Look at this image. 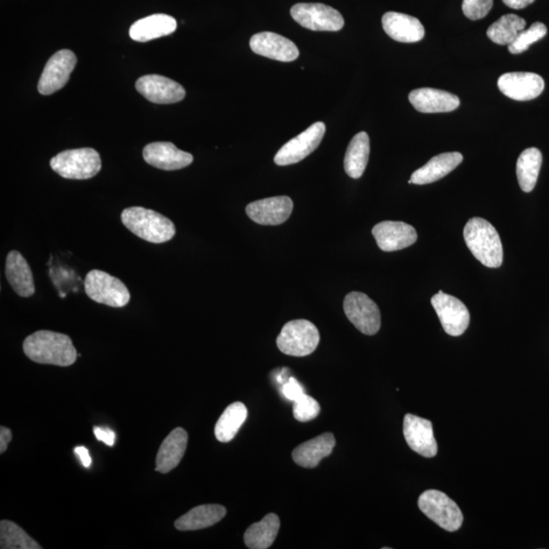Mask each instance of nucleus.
I'll list each match as a JSON object with an SVG mask.
<instances>
[{"mask_svg": "<svg viewBox=\"0 0 549 549\" xmlns=\"http://www.w3.org/2000/svg\"><path fill=\"white\" fill-rule=\"evenodd\" d=\"M23 349L26 356L34 362L62 368L73 365L77 358L72 339L52 330H37L27 337Z\"/></svg>", "mask_w": 549, "mask_h": 549, "instance_id": "nucleus-1", "label": "nucleus"}, {"mask_svg": "<svg viewBox=\"0 0 549 549\" xmlns=\"http://www.w3.org/2000/svg\"><path fill=\"white\" fill-rule=\"evenodd\" d=\"M464 239L476 259L488 267H499L504 260V250L497 231L482 218H471L464 228Z\"/></svg>", "mask_w": 549, "mask_h": 549, "instance_id": "nucleus-2", "label": "nucleus"}, {"mask_svg": "<svg viewBox=\"0 0 549 549\" xmlns=\"http://www.w3.org/2000/svg\"><path fill=\"white\" fill-rule=\"evenodd\" d=\"M121 217L124 227L145 242L160 244L171 241L175 236L174 223L153 210L143 207L126 208Z\"/></svg>", "mask_w": 549, "mask_h": 549, "instance_id": "nucleus-3", "label": "nucleus"}, {"mask_svg": "<svg viewBox=\"0 0 549 549\" xmlns=\"http://www.w3.org/2000/svg\"><path fill=\"white\" fill-rule=\"evenodd\" d=\"M51 166L63 179L84 180L100 172L102 162L96 150L82 147L56 155L51 161Z\"/></svg>", "mask_w": 549, "mask_h": 549, "instance_id": "nucleus-4", "label": "nucleus"}, {"mask_svg": "<svg viewBox=\"0 0 549 549\" xmlns=\"http://www.w3.org/2000/svg\"><path fill=\"white\" fill-rule=\"evenodd\" d=\"M319 343L318 328L306 320L288 322L277 338L279 350L294 357H305L314 354Z\"/></svg>", "mask_w": 549, "mask_h": 549, "instance_id": "nucleus-5", "label": "nucleus"}, {"mask_svg": "<svg viewBox=\"0 0 549 549\" xmlns=\"http://www.w3.org/2000/svg\"><path fill=\"white\" fill-rule=\"evenodd\" d=\"M84 285L88 297L97 304L123 307L131 300V293L123 281L104 271H90Z\"/></svg>", "mask_w": 549, "mask_h": 549, "instance_id": "nucleus-6", "label": "nucleus"}, {"mask_svg": "<svg viewBox=\"0 0 549 549\" xmlns=\"http://www.w3.org/2000/svg\"><path fill=\"white\" fill-rule=\"evenodd\" d=\"M418 506L425 515L449 532L459 530L463 513L458 505L440 490L429 489L419 497Z\"/></svg>", "mask_w": 549, "mask_h": 549, "instance_id": "nucleus-7", "label": "nucleus"}, {"mask_svg": "<svg viewBox=\"0 0 549 549\" xmlns=\"http://www.w3.org/2000/svg\"><path fill=\"white\" fill-rule=\"evenodd\" d=\"M347 319L362 334L376 335L381 329V312L376 302L362 292H351L344 299Z\"/></svg>", "mask_w": 549, "mask_h": 549, "instance_id": "nucleus-8", "label": "nucleus"}, {"mask_svg": "<svg viewBox=\"0 0 549 549\" xmlns=\"http://www.w3.org/2000/svg\"><path fill=\"white\" fill-rule=\"evenodd\" d=\"M295 22L312 31H340L344 19L339 12L322 4H298L292 6Z\"/></svg>", "mask_w": 549, "mask_h": 549, "instance_id": "nucleus-9", "label": "nucleus"}, {"mask_svg": "<svg viewBox=\"0 0 549 549\" xmlns=\"http://www.w3.org/2000/svg\"><path fill=\"white\" fill-rule=\"evenodd\" d=\"M325 132L326 125L323 123L319 122L309 126L307 130L281 147L274 158V163L278 166L298 163L320 146Z\"/></svg>", "mask_w": 549, "mask_h": 549, "instance_id": "nucleus-10", "label": "nucleus"}, {"mask_svg": "<svg viewBox=\"0 0 549 549\" xmlns=\"http://www.w3.org/2000/svg\"><path fill=\"white\" fill-rule=\"evenodd\" d=\"M432 305L442 326L450 336H461L469 327L470 313L460 299L439 291L432 298Z\"/></svg>", "mask_w": 549, "mask_h": 549, "instance_id": "nucleus-11", "label": "nucleus"}, {"mask_svg": "<svg viewBox=\"0 0 549 549\" xmlns=\"http://www.w3.org/2000/svg\"><path fill=\"white\" fill-rule=\"evenodd\" d=\"M76 65L73 52L63 49L53 54L42 73L38 91L42 95H52L66 86Z\"/></svg>", "mask_w": 549, "mask_h": 549, "instance_id": "nucleus-12", "label": "nucleus"}, {"mask_svg": "<svg viewBox=\"0 0 549 549\" xmlns=\"http://www.w3.org/2000/svg\"><path fill=\"white\" fill-rule=\"evenodd\" d=\"M136 88L147 100L156 104L178 103L186 97V90L180 84L159 75L139 77Z\"/></svg>", "mask_w": 549, "mask_h": 549, "instance_id": "nucleus-13", "label": "nucleus"}, {"mask_svg": "<svg viewBox=\"0 0 549 549\" xmlns=\"http://www.w3.org/2000/svg\"><path fill=\"white\" fill-rule=\"evenodd\" d=\"M497 87L502 93L516 101L535 99L544 92L545 80L533 73H508L499 76Z\"/></svg>", "mask_w": 549, "mask_h": 549, "instance_id": "nucleus-14", "label": "nucleus"}, {"mask_svg": "<svg viewBox=\"0 0 549 549\" xmlns=\"http://www.w3.org/2000/svg\"><path fill=\"white\" fill-rule=\"evenodd\" d=\"M377 244L383 251H396L410 248L418 241V232L410 224L384 221L372 228Z\"/></svg>", "mask_w": 549, "mask_h": 549, "instance_id": "nucleus-15", "label": "nucleus"}, {"mask_svg": "<svg viewBox=\"0 0 549 549\" xmlns=\"http://www.w3.org/2000/svg\"><path fill=\"white\" fill-rule=\"evenodd\" d=\"M403 433L408 446L414 452L426 458H434L438 454V443L434 439L432 421L406 414Z\"/></svg>", "mask_w": 549, "mask_h": 549, "instance_id": "nucleus-16", "label": "nucleus"}, {"mask_svg": "<svg viewBox=\"0 0 549 549\" xmlns=\"http://www.w3.org/2000/svg\"><path fill=\"white\" fill-rule=\"evenodd\" d=\"M292 211L293 202L286 195L252 202L246 207V214L253 222L272 227L290 219Z\"/></svg>", "mask_w": 549, "mask_h": 549, "instance_id": "nucleus-17", "label": "nucleus"}, {"mask_svg": "<svg viewBox=\"0 0 549 549\" xmlns=\"http://www.w3.org/2000/svg\"><path fill=\"white\" fill-rule=\"evenodd\" d=\"M143 157L147 164L166 171H179L194 162L192 154L179 150L171 142L147 145L143 150Z\"/></svg>", "mask_w": 549, "mask_h": 549, "instance_id": "nucleus-18", "label": "nucleus"}, {"mask_svg": "<svg viewBox=\"0 0 549 549\" xmlns=\"http://www.w3.org/2000/svg\"><path fill=\"white\" fill-rule=\"evenodd\" d=\"M250 45L251 51L274 60L290 62L298 59L299 51L290 39L272 32L253 35Z\"/></svg>", "mask_w": 549, "mask_h": 549, "instance_id": "nucleus-19", "label": "nucleus"}, {"mask_svg": "<svg viewBox=\"0 0 549 549\" xmlns=\"http://www.w3.org/2000/svg\"><path fill=\"white\" fill-rule=\"evenodd\" d=\"M413 107L422 114L452 112L460 107V99L449 92L432 88L414 90L410 94Z\"/></svg>", "mask_w": 549, "mask_h": 549, "instance_id": "nucleus-20", "label": "nucleus"}, {"mask_svg": "<svg viewBox=\"0 0 549 549\" xmlns=\"http://www.w3.org/2000/svg\"><path fill=\"white\" fill-rule=\"evenodd\" d=\"M382 23L386 35L402 44H415L425 37V27L420 20L405 13L386 12Z\"/></svg>", "mask_w": 549, "mask_h": 549, "instance_id": "nucleus-21", "label": "nucleus"}, {"mask_svg": "<svg viewBox=\"0 0 549 549\" xmlns=\"http://www.w3.org/2000/svg\"><path fill=\"white\" fill-rule=\"evenodd\" d=\"M5 277L19 297L30 298L35 293L33 273L22 253L17 251L9 252L5 260Z\"/></svg>", "mask_w": 549, "mask_h": 549, "instance_id": "nucleus-22", "label": "nucleus"}, {"mask_svg": "<svg viewBox=\"0 0 549 549\" xmlns=\"http://www.w3.org/2000/svg\"><path fill=\"white\" fill-rule=\"evenodd\" d=\"M463 155L459 152L442 153L434 156L427 163L411 175L414 185L424 186L438 181L462 163Z\"/></svg>", "mask_w": 549, "mask_h": 549, "instance_id": "nucleus-23", "label": "nucleus"}, {"mask_svg": "<svg viewBox=\"0 0 549 549\" xmlns=\"http://www.w3.org/2000/svg\"><path fill=\"white\" fill-rule=\"evenodd\" d=\"M335 445L334 434L326 433L295 448L292 458L294 462L301 467L315 468L323 458L332 454Z\"/></svg>", "mask_w": 549, "mask_h": 549, "instance_id": "nucleus-24", "label": "nucleus"}, {"mask_svg": "<svg viewBox=\"0 0 549 549\" xmlns=\"http://www.w3.org/2000/svg\"><path fill=\"white\" fill-rule=\"evenodd\" d=\"M188 435L183 428H175L162 442L156 458V471L162 474L171 473L185 456Z\"/></svg>", "mask_w": 549, "mask_h": 549, "instance_id": "nucleus-25", "label": "nucleus"}, {"mask_svg": "<svg viewBox=\"0 0 549 549\" xmlns=\"http://www.w3.org/2000/svg\"><path fill=\"white\" fill-rule=\"evenodd\" d=\"M176 20L164 13H157L137 20L131 27L130 36L137 42H149L154 39L168 36L176 31Z\"/></svg>", "mask_w": 549, "mask_h": 549, "instance_id": "nucleus-26", "label": "nucleus"}, {"mask_svg": "<svg viewBox=\"0 0 549 549\" xmlns=\"http://www.w3.org/2000/svg\"><path fill=\"white\" fill-rule=\"evenodd\" d=\"M227 509L220 505H203L195 506L175 521V528L179 531H195L214 526L227 516Z\"/></svg>", "mask_w": 549, "mask_h": 549, "instance_id": "nucleus-27", "label": "nucleus"}, {"mask_svg": "<svg viewBox=\"0 0 549 549\" xmlns=\"http://www.w3.org/2000/svg\"><path fill=\"white\" fill-rule=\"evenodd\" d=\"M370 152V138L368 133L362 131L357 133L351 139L345 154L344 169L345 172L351 179H361L369 163Z\"/></svg>", "mask_w": 549, "mask_h": 549, "instance_id": "nucleus-28", "label": "nucleus"}, {"mask_svg": "<svg viewBox=\"0 0 549 549\" xmlns=\"http://www.w3.org/2000/svg\"><path fill=\"white\" fill-rule=\"evenodd\" d=\"M279 529V517L276 513H269L262 521L248 528L244 533V544L251 549L269 548L276 540Z\"/></svg>", "mask_w": 549, "mask_h": 549, "instance_id": "nucleus-29", "label": "nucleus"}, {"mask_svg": "<svg viewBox=\"0 0 549 549\" xmlns=\"http://www.w3.org/2000/svg\"><path fill=\"white\" fill-rule=\"evenodd\" d=\"M248 408L243 403L235 402L229 405L217 421L216 439L221 442H229L234 440L248 418Z\"/></svg>", "mask_w": 549, "mask_h": 549, "instance_id": "nucleus-30", "label": "nucleus"}, {"mask_svg": "<svg viewBox=\"0 0 549 549\" xmlns=\"http://www.w3.org/2000/svg\"><path fill=\"white\" fill-rule=\"evenodd\" d=\"M541 165L542 154L537 147H529L520 155L517 161V178L524 193H531L537 186Z\"/></svg>", "mask_w": 549, "mask_h": 549, "instance_id": "nucleus-31", "label": "nucleus"}, {"mask_svg": "<svg viewBox=\"0 0 549 549\" xmlns=\"http://www.w3.org/2000/svg\"><path fill=\"white\" fill-rule=\"evenodd\" d=\"M526 20L517 15H505L492 24L488 31V37L498 45H510L516 39L518 34L523 31Z\"/></svg>", "mask_w": 549, "mask_h": 549, "instance_id": "nucleus-32", "label": "nucleus"}, {"mask_svg": "<svg viewBox=\"0 0 549 549\" xmlns=\"http://www.w3.org/2000/svg\"><path fill=\"white\" fill-rule=\"evenodd\" d=\"M0 548L41 549L42 547L16 523L3 520L0 522Z\"/></svg>", "mask_w": 549, "mask_h": 549, "instance_id": "nucleus-33", "label": "nucleus"}, {"mask_svg": "<svg viewBox=\"0 0 549 549\" xmlns=\"http://www.w3.org/2000/svg\"><path fill=\"white\" fill-rule=\"evenodd\" d=\"M547 28L544 23H534L529 29L521 31L508 46L512 54H520L527 51L535 42L545 37Z\"/></svg>", "mask_w": 549, "mask_h": 549, "instance_id": "nucleus-34", "label": "nucleus"}, {"mask_svg": "<svg viewBox=\"0 0 549 549\" xmlns=\"http://www.w3.org/2000/svg\"><path fill=\"white\" fill-rule=\"evenodd\" d=\"M321 412V406L318 401L313 397L302 395L293 405L294 418L299 422H308L318 418Z\"/></svg>", "mask_w": 549, "mask_h": 549, "instance_id": "nucleus-35", "label": "nucleus"}, {"mask_svg": "<svg viewBox=\"0 0 549 549\" xmlns=\"http://www.w3.org/2000/svg\"><path fill=\"white\" fill-rule=\"evenodd\" d=\"M494 0H463L462 10L469 20H481L489 15Z\"/></svg>", "mask_w": 549, "mask_h": 549, "instance_id": "nucleus-36", "label": "nucleus"}, {"mask_svg": "<svg viewBox=\"0 0 549 549\" xmlns=\"http://www.w3.org/2000/svg\"><path fill=\"white\" fill-rule=\"evenodd\" d=\"M283 396L290 401H298L302 395H305L304 388L297 381V379L290 378L288 382L282 386Z\"/></svg>", "mask_w": 549, "mask_h": 549, "instance_id": "nucleus-37", "label": "nucleus"}, {"mask_svg": "<svg viewBox=\"0 0 549 549\" xmlns=\"http://www.w3.org/2000/svg\"><path fill=\"white\" fill-rule=\"evenodd\" d=\"M94 434L98 441L107 443V446L112 447L115 442V433L109 428L94 427Z\"/></svg>", "mask_w": 549, "mask_h": 549, "instance_id": "nucleus-38", "label": "nucleus"}, {"mask_svg": "<svg viewBox=\"0 0 549 549\" xmlns=\"http://www.w3.org/2000/svg\"><path fill=\"white\" fill-rule=\"evenodd\" d=\"M12 439V434L11 429L5 426L0 427V453L4 454L8 450Z\"/></svg>", "mask_w": 549, "mask_h": 549, "instance_id": "nucleus-39", "label": "nucleus"}, {"mask_svg": "<svg viewBox=\"0 0 549 549\" xmlns=\"http://www.w3.org/2000/svg\"><path fill=\"white\" fill-rule=\"evenodd\" d=\"M75 453L79 456L84 467L89 468L91 466L92 459L87 448L76 447Z\"/></svg>", "mask_w": 549, "mask_h": 549, "instance_id": "nucleus-40", "label": "nucleus"}, {"mask_svg": "<svg viewBox=\"0 0 549 549\" xmlns=\"http://www.w3.org/2000/svg\"><path fill=\"white\" fill-rule=\"evenodd\" d=\"M535 0H503V3L513 10H522L533 4Z\"/></svg>", "mask_w": 549, "mask_h": 549, "instance_id": "nucleus-41", "label": "nucleus"}]
</instances>
